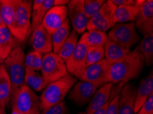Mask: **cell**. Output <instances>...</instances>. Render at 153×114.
Listing matches in <instances>:
<instances>
[{"label": "cell", "instance_id": "1", "mask_svg": "<svg viewBox=\"0 0 153 114\" xmlns=\"http://www.w3.org/2000/svg\"><path fill=\"white\" fill-rule=\"evenodd\" d=\"M144 64V57L137 46L111 65L106 77V83L113 85L128 83L140 75Z\"/></svg>", "mask_w": 153, "mask_h": 114}, {"label": "cell", "instance_id": "2", "mask_svg": "<svg viewBox=\"0 0 153 114\" xmlns=\"http://www.w3.org/2000/svg\"><path fill=\"white\" fill-rule=\"evenodd\" d=\"M76 82L77 79L68 74L59 80L48 83L39 97L41 110L56 105L63 101Z\"/></svg>", "mask_w": 153, "mask_h": 114}, {"label": "cell", "instance_id": "3", "mask_svg": "<svg viewBox=\"0 0 153 114\" xmlns=\"http://www.w3.org/2000/svg\"><path fill=\"white\" fill-rule=\"evenodd\" d=\"M25 57L24 50L19 46L15 49L4 62V67L11 82L10 100L19 89L25 84Z\"/></svg>", "mask_w": 153, "mask_h": 114}, {"label": "cell", "instance_id": "4", "mask_svg": "<svg viewBox=\"0 0 153 114\" xmlns=\"http://www.w3.org/2000/svg\"><path fill=\"white\" fill-rule=\"evenodd\" d=\"M41 72L46 85L59 80L69 74L65 62L57 53L54 52L46 53L43 55Z\"/></svg>", "mask_w": 153, "mask_h": 114}, {"label": "cell", "instance_id": "5", "mask_svg": "<svg viewBox=\"0 0 153 114\" xmlns=\"http://www.w3.org/2000/svg\"><path fill=\"white\" fill-rule=\"evenodd\" d=\"M111 65L112 64L104 58L96 64L81 69L73 76L80 81L92 83L100 88L107 83L106 77Z\"/></svg>", "mask_w": 153, "mask_h": 114}, {"label": "cell", "instance_id": "6", "mask_svg": "<svg viewBox=\"0 0 153 114\" xmlns=\"http://www.w3.org/2000/svg\"><path fill=\"white\" fill-rule=\"evenodd\" d=\"M108 38L128 49L140 40V37L137 32L135 23L115 24L108 32Z\"/></svg>", "mask_w": 153, "mask_h": 114}, {"label": "cell", "instance_id": "7", "mask_svg": "<svg viewBox=\"0 0 153 114\" xmlns=\"http://www.w3.org/2000/svg\"><path fill=\"white\" fill-rule=\"evenodd\" d=\"M11 100L23 114H40L39 97L26 85H22Z\"/></svg>", "mask_w": 153, "mask_h": 114}, {"label": "cell", "instance_id": "8", "mask_svg": "<svg viewBox=\"0 0 153 114\" xmlns=\"http://www.w3.org/2000/svg\"><path fill=\"white\" fill-rule=\"evenodd\" d=\"M32 1L19 0L16 10L15 37L21 43L26 39L30 29Z\"/></svg>", "mask_w": 153, "mask_h": 114}, {"label": "cell", "instance_id": "9", "mask_svg": "<svg viewBox=\"0 0 153 114\" xmlns=\"http://www.w3.org/2000/svg\"><path fill=\"white\" fill-rule=\"evenodd\" d=\"M117 6L111 1H105L102 6L96 15L93 16L88 21L87 29L98 30L106 32L115 25L113 23V15Z\"/></svg>", "mask_w": 153, "mask_h": 114}, {"label": "cell", "instance_id": "10", "mask_svg": "<svg viewBox=\"0 0 153 114\" xmlns=\"http://www.w3.org/2000/svg\"><path fill=\"white\" fill-rule=\"evenodd\" d=\"M84 4V0H71L67 6L69 23L78 34L84 33L89 21L85 12Z\"/></svg>", "mask_w": 153, "mask_h": 114}, {"label": "cell", "instance_id": "11", "mask_svg": "<svg viewBox=\"0 0 153 114\" xmlns=\"http://www.w3.org/2000/svg\"><path fill=\"white\" fill-rule=\"evenodd\" d=\"M88 48L89 46L85 43V39L82 36L70 57L65 62L69 74L74 75L78 71L84 68Z\"/></svg>", "mask_w": 153, "mask_h": 114}, {"label": "cell", "instance_id": "12", "mask_svg": "<svg viewBox=\"0 0 153 114\" xmlns=\"http://www.w3.org/2000/svg\"><path fill=\"white\" fill-rule=\"evenodd\" d=\"M68 7L65 5L52 7L46 13L41 25L50 34H52L68 18Z\"/></svg>", "mask_w": 153, "mask_h": 114}, {"label": "cell", "instance_id": "13", "mask_svg": "<svg viewBox=\"0 0 153 114\" xmlns=\"http://www.w3.org/2000/svg\"><path fill=\"white\" fill-rule=\"evenodd\" d=\"M99 88L92 83L79 81L76 82L69 92L68 97L77 104H84L91 101L94 93Z\"/></svg>", "mask_w": 153, "mask_h": 114}, {"label": "cell", "instance_id": "14", "mask_svg": "<svg viewBox=\"0 0 153 114\" xmlns=\"http://www.w3.org/2000/svg\"><path fill=\"white\" fill-rule=\"evenodd\" d=\"M30 44L35 51L41 54L51 53L53 50L52 34L44 28L42 25H39L32 32Z\"/></svg>", "mask_w": 153, "mask_h": 114}, {"label": "cell", "instance_id": "15", "mask_svg": "<svg viewBox=\"0 0 153 114\" xmlns=\"http://www.w3.org/2000/svg\"><path fill=\"white\" fill-rule=\"evenodd\" d=\"M135 27L143 36L153 34V1H145L140 7Z\"/></svg>", "mask_w": 153, "mask_h": 114}, {"label": "cell", "instance_id": "16", "mask_svg": "<svg viewBox=\"0 0 153 114\" xmlns=\"http://www.w3.org/2000/svg\"><path fill=\"white\" fill-rule=\"evenodd\" d=\"M20 44V42L2 23L0 25V64H4L10 53L15 49L19 47Z\"/></svg>", "mask_w": 153, "mask_h": 114}, {"label": "cell", "instance_id": "17", "mask_svg": "<svg viewBox=\"0 0 153 114\" xmlns=\"http://www.w3.org/2000/svg\"><path fill=\"white\" fill-rule=\"evenodd\" d=\"M137 94L135 86L131 83L123 86L118 100L117 114H133L134 104Z\"/></svg>", "mask_w": 153, "mask_h": 114}, {"label": "cell", "instance_id": "18", "mask_svg": "<svg viewBox=\"0 0 153 114\" xmlns=\"http://www.w3.org/2000/svg\"><path fill=\"white\" fill-rule=\"evenodd\" d=\"M19 0H1L0 1V15L2 23L8 27L15 36L16 10Z\"/></svg>", "mask_w": 153, "mask_h": 114}, {"label": "cell", "instance_id": "19", "mask_svg": "<svg viewBox=\"0 0 153 114\" xmlns=\"http://www.w3.org/2000/svg\"><path fill=\"white\" fill-rule=\"evenodd\" d=\"M112 86V83H107L96 90L86 109V114H93L109 101Z\"/></svg>", "mask_w": 153, "mask_h": 114}, {"label": "cell", "instance_id": "20", "mask_svg": "<svg viewBox=\"0 0 153 114\" xmlns=\"http://www.w3.org/2000/svg\"><path fill=\"white\" fill-rule=\"evenodd\" d=\"M68 0H45L43 5L39 8L32 10V23L30 25V33L33 32L39 25L42 24L44 17L48 10L55 6H62L68 4Z\"/></svg>", "mask_w": 153, "mask_h": 114}, {"label": "cell", "instance_id": "21", "mask_svg": "<svg viewBox=\"0 0 153 114\" xmlns=\"http://www.w3.org/2000/svg\"><path fill=\"white\" fill-rule=\"evenodd\" d=\"M152 93H153L152 71H151V73L146 77L141 80L139 85L138 90H137L135 104H134V113H136L138 112L141 106Z\"/></svg>", "mask_w": 153, "mask_h": 114}, {"label": "cell", "instance_id": "22", "mask_svg": "<svg viewBox=\"0 0 153 114\" xmlns=\"http://www.w3.org/2000/svg\"><path fill=\"white\" fill-rule=\"evenodd\" d=\"M140 7L136 6H117L113 15V23H133L137 19Z\"/></svg>", "mask_w": 153, "mask_h": 114}, {"label": "cell", "instance_id": "23", "mask_svg": "<svg viewBox=\"0 0 153 114\" xmlns=\"http://www.w3.org/2000/svg\"><path fill=\"white\" fill-rule=\"evenodd\" d=\"M103 46L105 59L112 64L131 51L130 49L122 47L109 38H108Z\"/></svg>", "mask_w": 153, "mask_h": 114}, {"label": "cell", "instance_id": "24", "mask_svg": "<svg viewBox=\"0 0 153 114\" xmlns=\"http://www.w3.org/2000/svg\"><path fill=\"white\" fill-rule=\"evenodd\" d=\"M11 96V82L4 64H0V106L6 107Z\"/></svg>", "mask_w": 153, "mask_h": 114}, {"label": "cell", "instance_id": "25", "mask_svg": "<svg viewBox=\"0 0 153 114\" xmlns=\"http://www.w3.org/2000/svg\"><path fill=\"white\" fill-rule=\"evenodd\" d=\"M71 33V25L69 18H67L61 27L53 32L52 40L54 53H58L61 46Z\"/></svg>", "mask_w": 153, "mask_h": 114}, {"label": "cell", "instance_id": "26", "mask_svg": "<svg viewBox=\"0 0 153 114\" xmlns=\"http://www.w3.org/2000/svg\"><path fill=\"white\" fill-rule=\"evenodd\" d=\"M78 42V34L72 30L57 54L65 62L70 57Z\"/></svg>", "mask_w": 153, "mask_h": 114}, {"label": "cell", "instance_id": "27", "mask_svg": "<svg viewBox=\"0 0 153 114\" xmlns=\"http://www.w3.org/2000/svg\"><path fill=\"white\" fill-rule=\"evenodd\" d=\"M140 51L144 57V62L147 66L153 62V34L146 35L138 45Z\"/></svg>", "mask_w": 153, "mask_h": 114}, {"label": "cell", "instance_id": "28", "mask_svg": "<svg viewBox=\"0 0 153 114\" xmlns=\"http://www.w3.org/2000/svg\"><path fill=\"white\" fill-rule=\"evenodd\" d=\"M24 83L30 89L36 92H40L42 90H44V88L47 85L43 80L41 74L36 71L25 73L24 76Z\"/></svg>", "mask_w": 153, "mask_h": 114}, {"label": "cell", "instance_id": "29", "mask_svg": "<svg viewBox=\"0 0 153 114\" xmlns=\"http://www.w3.org/2000/svg\"><path fill=\"white\" fill-rule=\"evenodd\" d=\"M82 36L85 39V43L89 46H104L108 40V35L106 32L98 31V30H91L84 32Z\"/></svg>", "mask_w": 153, "mask_h": 114}, {"label": "cell", "instance_id": "30", "mask_svg": "<svg viewBox=\"0 0 153 114\" xmlns=\"http://www.w3.org/2000/svg\"><path fill=\"white\" fill-rule=\"evenodd\" d=\"M42 54L33 51L25 57V73L30 71L39 72L42 66Z\"/></svg>", "mask_w": 153, "mask_h": 114}, {"label": "cell", "instance_id": "31", "mask_svg": "<svg viewBox=\"0 0 153 114\" xmlns=\"http://www.w3.org/2000/svg\"><path fill=\"white\" fill-rule=\"evenodd\" d=\"M104 59V49L103 46H89L88 48L85 68L96 64Z\"/></svg>", "mask_w": 153, "mask_h": 114}, {"label": "cell", "instance_id": "32", "mask_svg": "<svg viewBox=\"0 0 153 114\" xmlns=\"http://www.w3.org/2000/svg\"><path fill=\"white\" fill-rule=\"evenodd\" d=\"M104 0H86L84 4V8L86 16L88 19H90L93 16L96 15L102 6Z\"/></svg>", "mask_w": 153, "mask_h": 114}, {"label": "cell", "instance_id": "33", "mask_svg": "<svg viewBox=\"0 0 153 114\" xmlns=\"http://www.w3.org/2000/svg\"><path fill=\"white\" fill-rule=\"evenodd\" d=\"M69 109L65 101L59 104L42 110L41 114H68Z\"/></svg>", "mask_w": 153, "mask_h": 114}, {"label": "cell", "instance_id": "34", "mask_svg": "<svg viewBox=\"0 0 153 114\" xmlns=\"http://www.w3.org/2000/svg\"><path fill=\"white\" fill-rule=\"evenodd\" d=\"M137 113L140 114H153V93L144 102Z\"/></svg>", "mask_w": 153, "mask_h": 114}, {"label": "cell", "instance_id": "35", "mask_svg": "<svg viewBox=\"0 0 153 114\" xmlns=\"http://www.w3.org/2000/svg\"><path fill=\"white\" fill-rule=\"evenodd\" d=\"M118 100H119V95L115 96L112 100H111L106 114L118 113Z\"/></svg>", "mask_w": 153, "mask_h": 114}, {"label": "cell", "instance_id": "36", "mask_svg": "<svg viewBox=\"0 0 153 114\" xmlns=\"http://www.w3.org/2000/svg\"><path fill=\"white\" fill-rule=\"evenodd\" d=\"M116 6H137V0H111Z\"/></svg>", "mask_w": 153, "mask_h": 114}, {"label": "cell", "instance_id": "37", "mask_svg": "<svg viewBox=\"0 0 153 114\" xmlns=\"http://www.w3.org/2000/svg\"><path fill=\"white\" fill-rule=\"evenodd\" d=\"M110 101L108 102L107 103H106L103 107H102L101 108L98 109V110H96L93 114H106V111H107V109L109 105Z\"/></svg>", "mask_w": 153, "mask_h": 114}, {"label": "cell", "instance_id": "38", "mask_svg": "<svg viewBox=\"0 0 153 114\" xmlns=\"http://www.w3.org/2000/svg\"><path fill=\"white\" fill-rule=\"evenodd\" d=\"M10 114H23V113L19 110L18 108L16 107L15 104H12V111H11Z\"/></svg>", "mask_w": 153, "mask_h": 114}, {"label": "cell", "instance_id": "39", "mask_svg": "<svg viewBox=\"0 0 153 114\" xmlns=\"http://www.w3.org/2000/svg\"><path fill=\"white\" fill-rule=\"evenodd\" d=\"M0 114H7L5 107L0 106Z\"/></svg>", "mask_w": 153, "mask_h": 114}, {"label": "cell", "instance_id": "40", "mask_svg": "<svg viewBox=\"0 0 153 114\" xmlns=\"http://www.w3.org/2000/svg\"><path fill=\"white\" fill-rule=\"evenodd\" d=\"M2 23V20H1V15H0V25Z\"/></svg>", "mask_w": 153, "mask_h": 114}, {"label": "cell", "instance_id": "41", "mask_svg": "<svg viewBox=\"0 0 153 114\" xmlns=\"http://www.w3.org/2000/svg\"><path fill=\"white\" fill-rule=\"evenodd\" d=\"M135 114H140V113H136Z\"/></svg>", "mask_w": 153, "mask_h": 114}, {"label": "cell", "instance_id": "42", "mask_svg": "<svg viewBox=\"0 0 153 114\" xmlns=\"http://www.w3.org/2000/svg\"><path fill=\"white\" fill-rule=\"evenodd\" d=\"M79 114H80V113H79Z\"/></svg>", "mask_w": 153, "mask_h": 114}]
</instances>
